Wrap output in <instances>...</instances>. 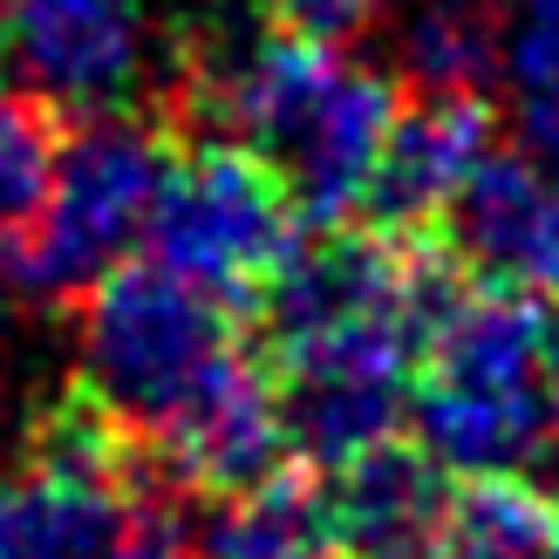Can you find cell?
I'll return each mask as SVG.
<instances>
[{
	"instance_id": "obj_4",
	"label": "cell",
	"mask_w": 559,
	"mask_h": 559,
	"mask_svg": "<svg viewBox=\"0 0 559 559\" xmlns=\"http://www.w3.org/2000/svg\"><path fill=\"white\" fill-rule=\"evenodd\" d=\"M144 239L164 273L191 280L233 314V307H253L280 260L294 253L300 212L266 157H253L233 136H205L191 151H171Z\"/></svg>"
},
{
	"instance_id": "obj_7",
	"label": "cell",
	"mask_w": 559,
	"mask_h": 559,
	"mask_svg": "<svg viewBox=\"0 0 559 559\" xmlns=\"http://www.w3.org/2000/svg\"><path fill=\"white\" fill-rule=\"evenodd\" d=\"M191 533L171 485L144 464L48 471L0 485V559H185Z\"/></svg>"
},
{
	"instance_id": "obj_21",
	"label": "cell",
	"mask_w": 559,
	"mask_h": 559,
	"mask_svg": "<svg viewBox=\"0 0 559 559\" xmlns=\"http://www.w3.org/2000/svg\"><path fill=\"white\" fill-rule=\"evenodd\" d=\"M539 559H559V512H552V525H546V552Z\"/></svg>"
},
{
	"instance_id": "obj_15",
	"label": "cell",
	"mask_w": 559,
	"mask_h": 559,
	"mask_svg": "<svg viewBox=\"0 0 559 559\" xmlns=\"http://www.w3.org/2000/svg\"><path fill=\"white\" fill-rule=\"evenodd\" d=\"M552 506L533 478H464L443 491L424 559H539Z\"/></svg>"
},
{
	"instance_id": "obj_9",
	"label": "cell",
	"mask_w": 559,
	"mask_h": 559,
	"mask_svg": "<svg viewBox=\"0 0 559 559\" xmlns=\"http://www.w3.org/2000/svg\"><path fill=\"white\" fill-rule=\"evenodd\" d=\"M144 443L171 491L226 498L239 485L266 478L280 451H287V430H280V396H273V376L260 369V355L226 342L178 389V403L144 430Z\"/></svg>"
},
{
	"instance_id": "obj_2",
	"label": "cell",
	"mask_w": 559,
	"mask_h": 559,
	"mask_svg": "<svg viewBox=\"0 0 559 559\" xmlns=\"http://www.w3.org/2000/svg\"><path fill=\"white\" fill-rule=\"evenodd\" d=\"M552 307L512 280H478L443 300L416 355V451L457 478H533L559 451L552 403Z\"/></svg>"
},
{
	"instance_id": "obj_19",
	"label": "cell",
	"mask_w": 559,
	"mask_h": 559,
	"mask_svg": "<svg viewBox=\"0 0 559 559\" xmlns=\"http://www.w3.org/2000/svg\"><path fill=\"white\" fill-rule=\"evenodd\" d=\"M519 273H525V287L559 314V178L546 185V205H539V226H533V246H525Z\"/></svg>"
},
{
	"instance_id": "obj_3",
	"label": "cell",
	"mask_w": 559,
	"mask_h": 559,
	"mask_svg": "<svg viewBox=\"0 0 559 559\" xmlns=\"http://www.w3.org/2000/svg\"><path fill=\"white\" fill-rule=\"evenodd\" d=\"M171 151H178L171 130L136 117V109L82 117L75 130H62L41 212L27 226L0 233V294L41 307V314L75 307L144 239Z\"/></svg>"
},
{
	"instance_id": "obj_10",
	"label": "cell",
	"mask_w": 559,
	"mask_h": 559,
	"mask_svg": "<svg viewBox=\"0 0 559 559\" xmlns=\"http://www.w3.org/2000/svg\"><path fill=\"white\" fill-rule=\"evenodd\" d=\"M491 144H498V117L485 109V96H424L416 109L396 103L369 191H361V212L382 233H430L451 205V191L471 178V164Z\"/></svg>"
},
{
	"instance_id": "obj_16",
	"label": "cell",
	"mask_w": 559,
	"mask_h": 559,
	"mask_svg": "<svg viewBox=\"0 0 559 559\" xmlns=\"http://www.w3.org/2000/svg\"><path fill=\"white\" fill-rule=\"evenodd\" d=\"M55 144H62V117L41 109L27 90H0V233L41 212L55 178Z\"/></svg>"
},
{
	"instance_id": "obj_1",
	"label": "cell",
	"mask_w": 559,
	"mask_h": 559,
	"mask_svg": "<svg viewBox=\"0 0 559 559\" xmlns=\"http://www.w3.org/2000/svg\"><path fill=\"white\" fill-rule=\"evenodd\" d=\"M185 103L212 117L218 136L266 157L300 218L334 226L361 212L376 151L396 117V82L369 62H348L342 41L273 27L212 62H191Z\"/></svg>"
},
{
	"instance_id": "obj_17",
	"label": "cell",
	"mask_w": 559,
	"mask_h": 559,
	"mask_svg": "<svg viewBox=\"0 0 559 559\" xmlns=\"http://www.w3.org/2000/svg\"><path fill=\"white\" fill-rule=\"evenodd\" d=\"M498 75L519 103H559V0H512L498 14Z\"/></svg>"
},
{
	"instance_id": "obj_11",
	"label": "cell",
	"mask_w": 559,
	"mask_h": 559,
	"mask_svg": "<svg viewBox=\"0 0 559 559\" xmlns=\"http://www.w3.org/2000/svg\"><path fill=\"white\" fill-rule=\"evenodd\" d=\"M328 506H334V546L342 559H424L437 512H443V471L416 443L382 437L348 464H334Z\"/></svg>"
},
{
	"instance_id": "obj_13",
	"label": "cell",
	"mask_w": 559,
	"mask_h": 559,
	"mask_svg": "<svg viewBox=\"0 0 559 559\" xmlns=\"http://www.w3.org/2000/svg\"><path fill=\"white\" fill-rule=\"evenodd\" d=\"M205 559H342L328 485L273 464L266 478L226 491L205 519Z\"/></svg>"
},
{
	"instance_id": "obj_5",
	"label": "cell",
	"mask_w": 559,
	"mask_h": 559,
	"mask_svg": "<svg viewBox=\"0 0 559 559\" xmlns=\"http://www.w3.org/2000/svg\"><path fill=\"white\" fill-rule=\"evenodd\" d=\"M82 321V396L103 416H117L130 437H144L178 389L233 342L226 307L199 294L191 280L164 273L157 260L144 266H109L90 294L75 300Z\"/></svg>"
},
{
	"instance_id": "obj_6",
	"label": "cell",
	"mask_w": 559,
	"mask_h": 559,
	"mask_svg": "<svg viewBox=\"0 0 559 559\" xmlns=\"http://www.w3.org/2000/svg\"><path fill=\"white\" fill-rule=\"evenodd\" d=\"M416 355L424 321L409 314H355L273 342V396L287 443L314 464H348L355 451L396 437L409 416Z\"/></svg>"
},
{
	"instance_id": "obj_12",
	"label": "cell",
	"mask_w": 559,
	"mask_h": 559,
	"mask_svg": "<svg viewBox=\"0 0 559 559\" xmlns=\"http://www.w3.org/2000/svg\"><path fill=\"white\" fill-rule=\"evenodd\" d=\"M546 185H552L546 164H533L519 144H491L437 218L443 253L471 266L478 280H512L525 266V246H533Z\"/></svg>"
},
{
	"instance_id": "obj_22",
	"label": "cell",
	"mask_w": 559,
	"mask_h": 559,
	"mask_svg": "<svg viewBox=\"0 0 559 559\" xmlns=\"http://www.w3.org/2000/svg\"><path fill=\"white\" fill-rule=\"evenodd\" d=\"M0 8H8V0H0Z\"/></svg>"
},
{
	"instance_id": "obj_8",
	"label": "cell",
	"mask_w": 559,
	"mask_h": 559,
	"mask_svg": "<svg viewBox=\"0 0 559 559\" xmlns=\"http://www.w3.org/2000/svg\"><path fill=\"white\" fill-rule=\"evenodd\" d=\"M0 48L14 82L62 123L136 109L157 69L144 0H8Z\"/></svg>"
},
{
	"instance_id": "obj_20",
	"label": "cell",
	"mask_w": 559,
	"mask_h": 559,
	"mask_svg": "<svg viewBox=\"0 0 559 559\" xmlns=\"http://www.w3.org/2000/svg\"><path fill=\"white\" fill-rule=\"evenodd\" d=\"M546 403H552V437H559V342H552V361H546Z\"/></svg>"
},
{
	"instance_id": "obj_14",
	"label": "cell",
	"mask_w": 559,
	"mask_h": 559,
	"mask_svg": "<svg viewBox=\"0 0 559 559\" xmlns=\"http://www.w3.org/2000/svg\"><path fill=\"white\" fill-rule=\"evenodd\" d=\"M396 62L424 96H485L498 75L491 0H416L396 27Z\"/></svg>"
},
{
	"instance_id": "obj_18",
	"label": "cell",
	"mask_w": 559,
	"mask_h": 559,
	"mask_svg": "<svg viewBox=\"0 0 559 559\" xmlns=\"http://www.w3.org/2000/svg\"><path fill=\"white\" fill-rule=\"evenodd\" d=\"M266 21L280 35H307V41H348L369 21H382L389 0H260Z\"/></svg>"
}]
</instances>
